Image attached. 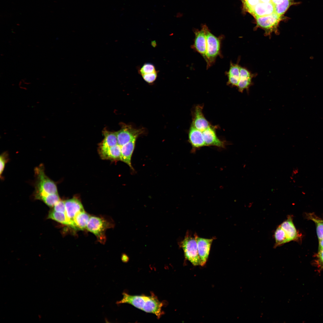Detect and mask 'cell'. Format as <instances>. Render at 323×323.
I'll return each instance as SVG.
<instances>
[{"mask_svg": "<svg viewBox=\"0 0 323 323\" xmlns=\"http://www.w3.org/2000/svg\"><path fill=\"white\" fill-rule=\"evenodd\" d=\"M207 48L205 60L207 67H210L215 62L217 57L220 55L221 43L222 37H217L213 34L205 25Z\"/></svg>", "mask_w": 323, "mask_h": 323, "instance_id": "4", "label": "cell"}, {"mask_svg": "<svg viewBox=\"0 0 323 323\" xmlns=\"http://www.w3.org/2000/svg\"><path fill=\"white\" fill-rule=\"evenodd\" d=\"M315 263L319 269L323 270V249L318 250L316 256Z\"/></svg>", "mask_w": 323, "mask_h": 323, "instance_id": "30", "label": "cell"}, {"mask_svg": "<svg viewBox=\"0 0 323 323\" xmlns=\"http://www.w3.org/2000/svg\"><path fill=\"white\" fill-rule=\"evenodd\" d=\"M39 199L50 207H53L60 200L58 194L48 195L41 197Z\"/></svg>", "mask_w": 323, "mask_h": 323, "instance_id": "25", "label": "cell"}, {"mask_svg": "<svg viewBox=\"0 0 323 323\" xmlns=\"http://www.w3.org/2000/svg\"><path fill=\"white\" fill-rule=\"evenodd\" d=\"M307 216L309 219L312 220L315 223L317 235L319 241L323 238V220L313 213H309Z\"/></svg>", "mask_w": 323, "mask_h": 323, "instance_id": "24", "label": "cell"}, {"mask_svg": "<svg viewBox=\"0 0 323 323\" xmlns=\"http://www.w3.org/2000/svg\"><path fill=\"white\" fill-rule=\"evenodd\" d=\"M274 12L275 5L271 2H259L255 7L251 13L257 17L268 15Z\"/></svg>", "mask_w": 323, "mask_h": 323, "instance_id": "18", "label": "cell"}, {"mask_svg": "<svg viewBox=\"0 0 323 323\" xmlns=\"http://www.w3.org/2000/svg\"><path fill=\"white\" fill-rule=\"evenodd\" d=\"M143 129H135L126 124L123 125L121 129L116 132L118 144L122 146L135 138L143 133Z\"/></svg>", "mask_w": 323, "mask_h": 323, "instance_id": "6", "label": "cell"}, {"mask_svg": "<svg viewBox=\"0 0 323 323\" xmlns=\"http://www.w3.org/2000/svg\"><path fill=\"white\" fill-rule=\"evenodd\" d=\"M283 0H271V2L274 5L278 4L281 3Z\"/></svg>", "mask_w": 323, "mask_h": 323, "instance_id": "33", "label": "cell"}, {"mask_svg": "<svg viewBox=\"0 0 323 323\" xmlns=\"http://www.w3.org/2000/svg\"><path fill=\"white\" fill-rule=\"evenodd\" d=\"M90 217L84 211H81L74 217L73 222L75 229L83 230L86 226Z\"/></svg>", "mask_w": 323, "mask_h": 323, "instance_id": "20", "label": "cell"}, {"mask_svg": "<svg viewBox=\"0 0 323 323\" xmlns=\"http://www.w3.org/2000/svg\"><path fill=\"white\" fill-rule=\"evenodd\" d=\"M158 75L157 71L141 75L144 80L149 83H152L154 82L157 78Z\"/></svg>", "mask_w": 323, "mask_h": 323, "instance_id": "31", "label": "cell"}, {"mask_svg": "<svg viewBox=\"0 0 323 323\" xmlns=\"http://www.w3.org/2000/svg\"><path fill=\"white\" fill-rule=\"evenodd\" d=\"M53 210L56 211L65 213V201L60 200L54 206Z\"/></svg>", "mask_w": 323, "mask_h": 323, "instance_id": "32", "label": "cell"}, {"mask_svg": "<svg viewBox=\"0 0 323 323\" xmlns=\"http://www.w3.org/2000/svg\"><path fill=\"white\" fill-rule=\"evenodd\" d=\"M293 4L294 2L293 0H283L280 4L275 5V12L281 16Z\"/></svg>", "mask_w": 323, "mask_h": 323, "instance_id": "26", "label": "cell"}, {"mask_svg": "<svg viewBox=\"0 0 323 323\" xmlns=\"http://www.w3.org/2000/svg\"><path fill=\"white\" fill-rule=\"evenodd\" d=\"M202 132L205 146H214L218 147L225 148V142L218 138L215 127L211 126Z\"/></svg>", "mask_w": 323, "mask_h": 323, "instance_id": "12", "label": "cell"}, {"mask_svg": "<svg viewBox=\"0 0 323 323\" xmlns=\"http://www.w3.org/2000/svg\"><path fill=\"white\" fill-rule=\"evenodd\" d=\"M127 256L126 255H122V260L124 262H126L127 260Z\"/></svg>", "mask_w": 323, "mask_h": 323, "instance_id": "35", "label": "cell"}, {"mask_svg": "<svg viewBox=\"0 0 323 323\" xmlns=\"http://www.w3.org/2000/svg\"><path fill=\"white\" fill-rule=\"evenodd\" d=\"M203 106H196L193 114L191 125L197 129L203 132L210 126V124L205 118L202 112Z\"/></svg>", "mask_w": 323, "mask_h": 323, "instance_id": "10", "label": "cell"}, {"mask_svg": "<svg viewBox=\"0 0 323 323\" xmlns=\"http://www.w3.org/2000/svg\"><path fill=\"white\" fill-rule=\"evenodd\" d=\"M205 25H203L200 30L194 31L195 38L193 48L200 53L205 60L207 40L205 30Z\"/></svg>", "mask_w": 323, "mask_h": 323, "instance_id": "9", "label": "cell"}, {"mask_svg": "<svg viewBox=\"0 0 323 323\" xmlns=\"http://www.w3.org/2000/svg\"><path fill=\"white\" fill-rule=\"evenodd\" d=\"M275 240V248L289 242L285 233L280 225L276 229L274 233Z\"/></svg>", "mask_w": 323, "mask_h": 323, "instance_id": "23", "label": "cell"}, {"mask_svg": "<svg viewBox=\"0 0 323 323\" xmlns=\"http://www.w3.org/2000/svg\"><path fill=\"white\" fill-rule=\"evenodd\" d=\"M104 138L100 144L99 148H106L113 146L118 144L116 132L105 131Z\"/></svg>", "mask_w": 323, "mask_h": 323, "instance_id": "22", "label": "cell"}, {"mask_svg": "<svg viewBox=\"0 0 323 323\" xmlns=\"http://www.w3.org/2000/svg\"><path fill=\"white\" fill-rule=\"evenodd\" d=\"M179 244L182 249L186 259L194 266L200 265V260L195 237H192L187 232L184 239L179 242Z\"/></svg>", "mask_w": 323, "mask_h": 323, "instance_id": "3", "label": "cell"}, {"mask_svg": "<svg viewBox=\"0 0 323 323\" xmlns=\"http://www.w3.org/2000/svg\"><path fill=\"white\" fill-rule=\"evenodd\" d=\"M154 65L150 63L144 64L139 69L138 72L141 75L156 71Z\"/></svg>", "mask_w": 323, "mask_h": 323, "instance_id": "27", "label": "cell"}, {"mask_svg": "<svg viewBox=\"0 0 323 323\" xmlns=\"http://www.w3.org/2000/svg\"><path fill=\"white\" fill-rule=\"evenodd\" d=\"M281 16L275 12L266 16L256 17L258 26L265 30L266 34L270 35L273 31L276 32Z\"/></svg>", "mask_w": 323, "mask_h": 323, "instance_id": "5", "label": "cell"}, {"mask_svg": "<svg viewBox=\"0 0 323 323\" xmlns=\"http://www.w3.org/2000/svg\"><path fill=\"white\" fill-rule=\"evenodd\" d=\"M108 226L107 223L105 220L99 217L92 216L90 217L86 228L102 240L104 237V233Z\"/></svg>", "mask_w": 323, "mask_h": 323, "instance_id": "8", "label": "cell"}, {"mask_svg": "<svg viewBox=\"0 0 323 323\" xmlns=\"http://www.w3.org/2000/svg\"><path fill=\"white\" fill-rule=\"evenodd\" d=\"M280 225L284 231L289 242L298 240L299 234L293 224L291 216H289L287 219Z\"/></svg>", "mask_w": 323, "mask_h": 323, "instance_id": "16", "label": "cell"}, {"mask_svg": "<svg viewBox=\"0 0 323 323\" xmlns=\"http://www.w3.org/2000/svg\"><path fill=\"white\" fill-rule=\"evenodd\" d=\"M253 77L254 75L248 70L240 66V77L237 86L239 92H242L245 89L248 90Z\"/></svg>", "mask_w": 323, "mask_h": 323, "instance_id": "15", "label": "cell"}, {"mask_svg": "<svg viewBox=\"0 0 323 323\" xmlns=\"http://www.w3.org/2000/svg\"><path fill=\"white\" fill-rule=\"evenodd\" d=\"M260 2H271V0H259Z\"/></svg>", "mask_w": 323, "mask_h": 323, "instance_id": "36", "label": "cell"}, {"mask_svg": "<svg viewBox=\"0 0 323 323\" xmlns=\"http://www.w3.org/2000/svg\"><path fill=\"white\" fill-rule=\"evenodd\" d=\"M244 7L252 13L255 7L260 2L259 0H243Z\"/></svg>", "mask_w": 323, "mask_h": 323, "instance_id": "29", "label": "cell"}, {"mask_svg": "<svg viewBox=\"0 0 323 323\" xmlns=\"http://www.w3.org/2000/svg\"><path fill=\"white\" fill-rule=\"evenodd\" d=\"M135 138L126 144L121 146V161L127 164L132 170L133 168L131 163V159L134 151L135 141Z\"/></svg>", "mask_w": 323, "mask_h": 323, "instance_id": "17", "label": "cell"}, {"mask_svg": "<svg viewBox=\"0 0 323 323\" xmlns=\"http://www.w3.org/2000/svg\"><path fill=\"white\" fill-rule=\"evenodd\" d=\"M123 297L117 301V304L127 303L146 312L153 313L159 319L163 314L162 310L163 303L154 294L150 296L144 295H133L126 292L122 293Z\"/></svg>", "mask_w": 323, "mask_h": 323, "instance_id": "1", "label": "cell"}, {"mask_svg": "<svg viewBox=\"0 0 323 323\" xmlns=\"http://www.w3.org/2000/svg\"><path fill=\"white\" fill-rule=\"evenodd\" d=\"M121 146L118 144L113 146L106 148H99L98 152L103 159L112 161L121 160Z\"/></svg>", "mask_w": 323, "mask_h": 323, "instance_id": "14", "label": "cell"}, {"mask_svg": "<svg viewBox=\"0 0 323 323\" xmlns=\"http://www.w3.org/2000/svg\"><path fill=\"white\" fill-rule=\"evenodd\" d=\"M188 140L194 151L205 146L202 132L192 125L189 131Z\"/></svg>", "mask_w": 323, "mask_h": 323, "instance_id": "13", "label": "cell"}, {"mask_svg": "<svg viewBox=\"0 0 323 323\" xmlns=\"http://www.w3.org/2000/svg\"><path fill=\"white\" fill-rule=\"evenodd\" d=\"M194 236L197 242L198 253L200 260V266H203L207 261L211 245L214 238L200 237L196 234H194Z\"/></svg>", "mask_w": 323, "mask_h": 323, "instance_id": "7", "label": "cell"}, {"mask_svg": "<svg viewBox=\"0 0 323 323\" xmlns=\"http://www.w3.org/2000/svg\"><path fill=\"white\" fill-rule=\"evenodd\" d=\"M8 160V154L7 152H4L0 155V175L1 178L2 177L1 175L4 170L5 164Z\"/></svg>", "mask_w": 323, "mask_h": 323, "instance_id": "28", "label": "cell"}, {"mask_svg": "<svg viewBox=\"0 0 323 323\" xmlns=\"http://www.w3.org/2000/svg\"><path fill=\"white\" fill-rule=\"evenodd\" d=\"M48 218L74 229L73 223L68 218L65 213L52 210L49 213Z\"/></svg>", "mask_w": 323, "mask_h": 323, "instance_id": "21", "label": "cell"}, {"mask_svg": "<svg viewBox=\"0 0 323 323\" xmlns=\"http://www.w3.org/2000/svg\"><path fill=\"white\" fill-rule=\"evenodd\" d=\"M240 67L238 63H230L229 69L227 73L228 79V84L237 86L240 76Z\"/></svg>", "mask_w": 323, "mask_h": 323, "instance_id": "19", "label": "cell"}, {"mask_svg": "<svg viewBox=\"0 0 323 323\" xmlns=\"http://www.w3.org/2000/svg\"><path fill=\"white\" fill-rule=\"evenodd\" d=\"M323 249V238L319 241L318 250Z\"/></svg>", "mask_w": 323, "mask_h": 323, "instance_id": "34", "label": "cell"}, {"mask_svg": "<svg viewBox=\"0 0 323 323\" xmlns=\"http://www.w3.org/2000/svg\"><path fill=\"white\" fill-rule=\"evenodd\" d=\"M44 170L42 164L34 169L35 182L33 194L36 199L48 195L58 194L56 184L45 174Z\"/></svg>", "mask_w": 323, "mask_h": 323, "instance_id": "2", "label": "cell"}, {"mask_svg": "<svg viewBox=\"0 0 323 323\" xmlns=\"http://www.w3.org/2000/svg\"><path fill=\"white\" fill-rule=\"evenodd\" d=\"M65 201V214L68 218L74 224L73 220L74 217L78 213L84 211L83 207L80 201L74 197Z\"/></svg>", "mask_w": 323, "mask_h": 323, "instance_id": "11", "label": "cell"}]
</instances>
